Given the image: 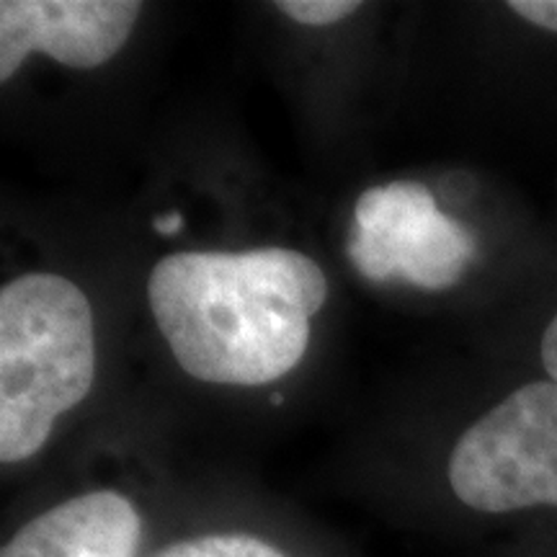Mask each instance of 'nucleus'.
<instances>
[{
	"mask_svg": "<svg viewBox=\"0 0 557 557\" xmlns=\"http://www.w3.org/2000/svg\"><path fill=\"white\" fill-rule=\"evenodd\" d=\"M329 278L289 248L181 250L156 263L148 299L173 359L194 380L256 387L289 374L310 344Z\"/></svg>",
	"mask_w": 557,
	"mask_h": 557,
	"instance_id": "f257e3e1",
	"label": "nucleus"
},
{
	"mask_svg": "<svg viewBox=\"0 0 557 557\" xmlns=\"http://www.w3.org/2000/svg\"><path fill=\"white\" fill-rule=\"evenodd\" d=\"M96 380L88 297L60 274H24L0 289V462L37 455L54 421Z\"/></svg>",
	"mask_w": 557,
	"mask_h": 557,
	"instance_id": "f03ea898",
	"label": "nucleus"
},
{
	"mask_svg": "<svg viewBox=\"0 0 557 557\" xmlns=\"http://www.w3.org/2000/svg\"><path fill=\"white\" fill-rule=\"evenodd\" d=\"M447 478L480 513L557 508V382H529L459 436Z\"/></svg>",
	"mask_w": 557,
	"mask_h": 557,
	"instance_id": "7ed1b4c3",
	"label": "nucleus"
},
{
	"mask_svg": "<svg viewBox=\"0 0 557 557\" xmlns=\"http://www.w3.org/2000/svg\"><path fill=\"white\" fill-rule=\"evenodd\" d=\"M346 250L369 282L400 276L418 289L442 292L462 278L475 238L462 222L438 212L421 181H389L357 199Z\"/></svg>",
	"mask_w": 557,
	"mask_h": 557,
	"instance_id": "20e7f679",
	"label": "nucleus"
},
{
	"mask_svg": "<svg viewBox=\"0 0 557 557\" xmlns=\"http://www.w3.org/2000/svg\"><path fill=\"white\" fill-rule=\"evenodd\" d=\"M139 13L135 0H3L0 81L9 83L32 52L75 70L101 67L127 45Z\"/></svg>",
	"mask_w": 557,
	"mask_h": 557,
	"instance_id": "39448f33",
	"label": "nucleus"
},
{
	"mask_svg": "<svg viewBox=\"0 0 557 557\" xmlns=\"http://www.w3.org/2000/svg\"><path fill=\"white\" fill-rule=\"evenodd\" d=\"M139 542L137 506L116 491H90L34 517L0 557H137Z\"/></svg>",
	"mask_w": 557,
	"mask_h": 557,
	"instance_id": "423d86ee",
	"label": "nucleus"
},
{
	"mask_svg": "<svg viewBox=\"0 0 557 557\" xmlns=\"http://www.w3.org/2000/svg\"><path fill=\"white\" fill-rule=\"evenodd\" d=\"M156 557H287L282 549L269 545L253 534H201V537L173 542Z\"/></svg>",
	"mask_w": 557,
	"mask_h": 557,
	"instance_id": "0eeeda50",
	"label": "nucleus"
},
{
	"mask_svg": "<svg viewBox=\"0 0 557 557\" xmlns=\"http://www.w3.org/2000/svg\"><path fill=\"white\" fill-rule=\"evenodd\" d=\"M276 9L302 26H331L357 13V0H282Z\"/></svg>",
	"mask_w": 557,
	"mask_h": 557,
	"instance_id": "6e6552de",
	"label": "nucleus"
},
{
	"mask_svg": "<svg viewBox=\"0 0 557 557\" xmlns=\"http://www.w3.org/2000/svg\"><path fill=\"white\" fill-rule=\"evenodd\" d=\"M508 11H513L529 24L557 34V0H511Z\"/></svg>",
	"mask_w": 557,
	"mask_h": 557,
	"instance_id": "1a4fd4ad",
	"label": "nucleus"
},
{
	"mask_svg": "<svg viewBox=\"0 0 557 557\" xmlns=\"http://www.w3.org/2000/svg\"><path fill=\"white\" fill-rule=\"evenodd\" d=\"M542 364H545L549 380L557 382V315L549 320L545 336H542Z\"/></svg>",
	"mask_w": 557,
	"mask_h": 557,
	"instance_id": "9d476101",
	"label": "nucleus"
},
{
	"mask_svg": "<svg viewBox=\"0 0 557 557\" xmlns=\"http://www.w3.org/2000/svg\"><path fill=\"white\" fill-rule=\"evenodd\" d=\"M181 225H184V220H181L178 212L163 214V218H156V222H152V227H156L158 233H163V235H173Z\"/></svg>",
	"mask_w": 557,
	"mask_h": 557,
	"instance_id": "9b49d317",
	"label": "nucleus"
}]
</instances>
